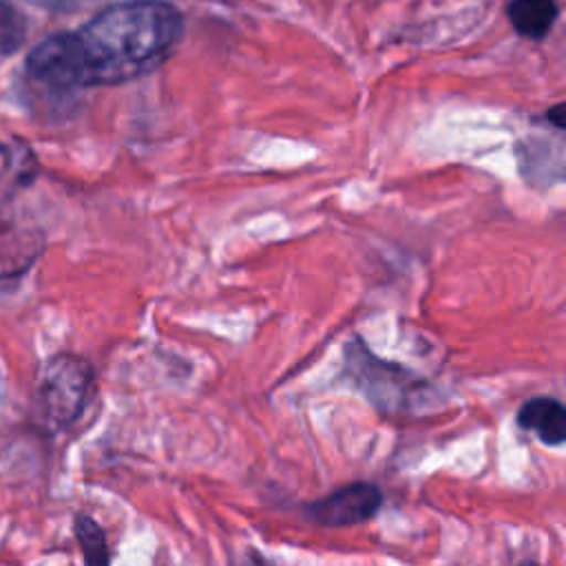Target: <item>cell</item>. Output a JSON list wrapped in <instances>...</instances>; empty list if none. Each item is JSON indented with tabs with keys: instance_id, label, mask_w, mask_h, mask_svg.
I'll use <instances>...</instances> for the list:
<instances>
[{
	"instance_id": "1",
	"label": "cell",
	"mask_w": 566,
	"mask_h": 566,
	"mask_svg": "<svg viewBox=\"0 0 566 566\" xmlns=\"http://www.w3.org/2000/svg\"><path fill=\"white\" fill-rule=\"evenodd\" d=\"M184 15L164 0L117 2L73 31L82 86L117 84L157 66L181 40Z\"/></svg>"
},
{
	"instance_id": "5",
	"label": "cell",
	"mask_w": 566,
	"mask_h": 566,
	"mask_svg": "<svg viewBox=\"0 0 566 566\" xmlns=\"http://www.w3.org/2000/svg\"><path fill=\"white\" fill-rule=\"evenodd\" d=\"M380 506L382 493L376 484L354 482L329 493L323 500L307 504V515L321 526L340 528L371 520Z\"/></svg>"
},
{
	"instance_id": "8",
	"label": "cell",
	"mask_w": 566,
	"mask_h": 566,
	"mask_svg": "<svg viewBox=\"0 0 566 566\" xmlns=\"http://www.w3.org/2000/svg\"><path fill=\"white\" fill-rule=\"evenodd\" d=\"M559 15L555 0H511L506 18L511 27L528 40H542Z\"/></svg>"
},
{
	"instance_id": "10",
	"label": "cell",
	"mask_w": 566,
	"mask_h": 566,
	"mask_svg": "<svg viewBox=\"0 0 566 566\" xmlns=\"http://www.w3.org/2000/svg\"><path fill=\"white\" fill-rule=\"evenodd\" d=\"M234 566H272V564L268 559H263L254 548H248L245 555L239 562H234Z\"/></svg>"
},
{
	"instance_id": "4",
	"label": "cell",
	"mask_w": 566,
	"mask_h": 566,
	"mask_svg": "<svg viewBox=\"0 0 566 566\" xmlns=\"http://www.w3.org/2000/svg\"><path fill=\"white\" fill-rule=\"evenodd\" d=\"M27 75L35 84L55 93L84 88L71 31L42 40L27 57Z\"/></svg>"
},
{
	"instance_id": "7",
	"label": "cell",
	"mask_w": 566,
	"mask_h": 566,
	"mask_svg": "<svg viewBox=\"0 0 566 566\" xmlns=\"http://www.w3.org/2000/svg\"><path fill=\"white\" fill-rule=\"evenodd\" d=\"M38 172V161L31 148L20 139L0 137V203L9 201Z\"/></svg>"
},
{
	"instance_id": "3",
	"label": "cell",
	"mask_w": 566,
	"mask_h": 566,
	"mask_svg": "<svg viewBox=\"0 0 566 566\" xmlns=\"http://www.w3.org/2000/svg\"><path fill=\"white\" fill-rule=\"evenodd\" d=\"M347 367L369 402H374L378 409L396 411L405 409L409 402V374L371 356L360 340H354L347 347Z\"/></svg>"
},
{
	"instance_id": "2",
	"label": "cell",
	"mask_w": 566,
	"mask_h": 566,
	"mask_svg": "<svg viewBox=\"0 0 566 566\" xmlns=\"http://www.w3.org/2000/svg\"><path fill=\"white\" fill-rule=\"evenodd\" d=\"M93 385L88 360L75 354H55L49 358L35 385V411L44 429L62 431L84 411Z\"/></svg>"
},
{
	"instance_id": "11",
	"label": "cell",
	"mask_w": 566,
	"mask_h": 566,
	"mask_svg": "<svg viewBox=\"0 0 566 566\" xmlns=\"http://www.w3.org/2000/svg\"><path fill=\"white\" fill-rule=\"evenodd\" d=\"M520 566H537V564H535V562H522Z\"/></svg>"
},
{
	"instance_id": "9",
	"label": "cell",
	"mask_w": 566,
	"mask_h": 566,
	"mask_svg": "<svg viewBox=\"0 0 566 566\" xmlns=\"http://www.w3.org/2000/svg\"><path fill=\"white\" fill-rule=\"evenodd\" d=\"M73 531H75L77 544L82 548L84 566H108L111 564L106 535L93 517H88L84 513H77L75 520H73Z\"/></svg>"
},
{
	"instance_id": "6",
	"label": "cell",
	"mask_w": 566,
	"mask_h": 566,
	"mask_svg": "<svg viewBox=\"0 0 566 566\" xmlns=\"http://www.w3.org/2000/svg\"><path fill=\"white\" fill-rule=\"evenodd\" d=\"M517 424L526 431H535L548 447H559L566 440V409L559 400L548 396L526 400L517 411Z\"/></svg>"
}]
</instances>
